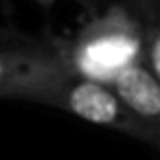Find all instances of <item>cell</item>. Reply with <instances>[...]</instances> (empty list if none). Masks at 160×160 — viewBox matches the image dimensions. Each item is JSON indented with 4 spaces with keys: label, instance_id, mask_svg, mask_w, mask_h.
<instances>
[{
    "label": "cell",
    "instance_id": "cell-2",
    "mask_svg": "<svg viewBox=\"0 0 160 160\" xmlns=\"http://www.w3.org/2000/svg\"><path fill=\"white\" fill-rule=\"evenodd\" d=\"M57 44L72 68L108 86L129 64L145 62V27L123 7H112L103 18L88 22L75 40Z\"/></svg>",
    "mask_w": 160,
    "mask_h": 160
},
{
    "label": "cell",
    "instance_id": "cell-4",
    "mask_svg": "<svg viewBox=\"0 0 160 160\" xmlns=\"http://www.w3.org/2000/svg\"><path fill=\"white\" fill-rule=\"evenodd\" d=\"M145 64L160 79V22L145 27Z\"/></svg>",
    "mask_w": 160,
    "mask_h": 160
},
{
    "label": "cell",
    "instance_id": "cell-5",
    "mask_svg": "<svg viewBox=\"0 0 160 160\" xmlns=\"http://www.w3.org/2000/svg\"><path fill=\"white\" fill-rule=\"evenodd\" d=\"M132 2L138 5V7H142V9H151V7L158 5V0H132Z\"/></svg>",
    "mask_w": 160,
    "mask_h": 160
},
{
    "label": "cell",
    "instance_id": "cell-1",
    "mask_svg": "<svg viewBox=\"0 0 160 160\" xmlns=\"http://www.w3.org/2000/svg\"><path fill=\"white\" fill-rule=\"evenodd\" d=\"M0 94L5 99H24L59 108L88 123L153 142L114 88L72 68L57 42L48 46L16 42V46H11V42L5 40L0 53Z\"/></svg>",
    "mask_w": 160,
    "mask_h": 160
},
{
    "label": "cell",
    "instance_id": "cell-3",
    "mask_svg": "<svg viewBox=\"0 0 160 160\" xmlns=\"http://www.w3.org/2000/svg\"><path fill=\"white\" fill-rule=\"evenodd\" d=\"M114 92L134 114V118L160 145V79L145 62L129 64L112 81Z\"/></svg>",
    "mask_w": 160,
    "mask_h": 160
},
{
    "label": "cell",
    "instance_id": "cell-6",
    "mask_svg": "<svg viewBox=\"0 0 160 160\" xmlns=\"http://www.w3.org/2000/svg\"><path fill=\"white\" fill-rule=\"evenodd\" d=\"M38 2H40L42 7H53L57 0H38ZM81 2H83V5H88V2H92V0H81Z\"/></svg>",
    "mask_w": 160,
    "mask_h": 160
}]
</instances>
